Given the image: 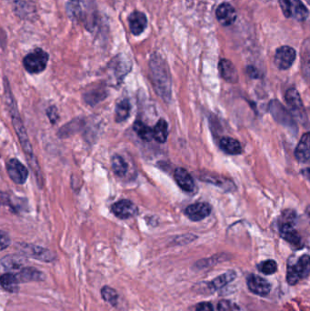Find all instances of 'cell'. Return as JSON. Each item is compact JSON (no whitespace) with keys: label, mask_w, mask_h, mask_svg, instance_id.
<instances>
[{"label":"cell","mask_w":310,"mask_h":311,"mask_svg":"<svg viewBox=\"0 0 310 311\" xmlns=\"http://www.w3.org/2000/svg\"><path fill=\"white\" fill-rule=\"evenodd\" d=\"M5 98H6L7 106H8V109L9 110V114L11 116V118H12L11 120H12L13 126H14L17 137L19 139L22 148H23L25 157H27V160L29 161V164L30 165L31 169L33 170V173L37 177L38 185L41 186L43 182L42 173H41L40 168L38 166V160L34 155L33 149H32V146L30 144L29 136L27 134L25 126L22 122L20 115H19V112L17 110L16 102H15L14 97H13L12 93L10 91L8 82H5Z\"/></svg>","instance_id":"6da1fadb"},{"label":"cell","mask_w":310,"mask_h":311,"mask_svg":"<svg viewBox=\"0 0 310 311\" xmlns=\"http://www.w3.org/2000/svg\"><path fill=\"white\" fill-rule=\"evenodd\" d=\"M151 80L156 93L168 103L171 99L172 81L168 64L160 55H152L149 62Z\"/></svg>","instance_id":"7a4b0ae2"},{"label":"cell","mask_w":310,"mask_h":311,"mask_svg":"<svg viewBox=\"0 0 310 311\" xmlns=\"http://www.w3.org/2000/svg\"><path fill=\"white\" fill-rule=\"evenodd\" d=\"M87 4L83 0H72L67 4V13L73 19L83 22L87 30L92 29L95 25L94 12L87 9Z\"/></svg>","instance_id":"3957f363"},{"label":"cell","mask_w":310,"mask_h":311,"mask_svg":"<svg viewBox=\"0 0 310 311\" xmlns=\"http://www.w3.org/2000/svg\"><path fill=\"white\" fill-rule=\"evenodd\" d=\"M48 54L41 48H36L23 59L25 70L30 74H39L46 69L48 62Z\"/></svg>","instance_id":"277c9868"},{"label":"cell","mask_w":310,"mask_h":311,"mask_svg":"<svg viewBox=\"0 0 310 311\" xmlns=\"http://www.w3.org/2000/svg\"><path fill=\"white\" fill-rule=\"evenodd\" d=\"M310 274V256L303 255L298 261L289 265L287 270V281L289 285L294 286Z\"/></svg>","instance_id":"5b68a950"},{"label":"cell","mask_w":310,"mask_h":311,"mask_svg":"<svg viewBox=\"0 0 310 311\" xmlns=\"http://www.w3.org/2000/svg\"><path fill=\"white\" fill-rule=\"evenodd\" d=\"M279 3L286 17L297 21H304L308 17V10L300 0H279Z\"/></svg>","instance_id":"8992f818"},{"label":"cell","mask_w":310,"mask_h":311,"mask_svg":"<svg viewBox=\"0 0 310 311\" xmlns=\"http://www.w3.org/2000/svg\"><path fill=\"white\" fill-rule=\"evenodd\" d=\"M269 110L273 116V118L280 123L281 125L289 127L293 131H298L297 125L294 120L292 115L289 113L285 107L279 103L277 100H272L269 104Z\"/></svg>","instance_id":"52a82bcc"},{"label":"cell","mask_w":310,"mask_h":311,"mask_svg":"<svg viewBox=\"0 0 310 311\" xmlns=\"http://www.w3.org/2000/svg\"><path fill=\"white\" fill-rule=\"evenodd\" d=\"M19 250L24 253L25 256H30L35 260L43 262H52L55 260L54 253L46 248L31 244H19Z\"/></svg>","instance_id":"ba28073f"},{"label":"cell","mask_w":310,"mask_h":311,"mask_svg":"<svg viewBox=\"0 0 310 311\" xmlns=\"http://www.w3.org/2000/svg\"><path fill=\"white\" fill-rule=\"evenodd\" d=\"M7 171L11 180L18 185L24 184L29 177L28 168L16 159H12L8 162Z\"/></svg>","instance_id":"9c48e42d"},{"label":"cell","mask_w":310,"mask_h":311,"mask_svg":"<svg viewBox=\"0 0 310 311\" xmlns=\"http://www.w3.org/2000/svg\"><path fill=\"white\" fill-rule=\"evenodd\" d=\"M296 51L291 46H284L277 48L275 55V64L281 70L289 69L296 59Z\"/></svg>","instance_id":"30bf717a"},{"label":"cell","mask_w":310,"mask_h":311,"mask_svg":"<svg viewBox=\"0 0 310 311\" xmlns=\"http://www.w3.org/2000/svg\"><path fill=\"white\" fill-rule=\"evenodd\" d=\"M111 211L118 219H127L138 214L139 209L128 199H122L113 204V206H111Z\"/></svg>","instance_id":"8fae6325"},{"label":"cell","mask_w":310,"mask_h":311,"mask_svg":"<svg viewBox=\"0 0 310 311\" xmlns=\"http://www.w3.org/2000/svg\"><path fill=\"white\" fill-rule=\"evenodd\" d=\"M247 284L248 290H250L252 293L261 297H266L267 295L269 294L271 290V285L268 280L254 274L248 276Z\"/></svg>","instance_id":"7c38bea8"},{"label":"cell","mask_w":310,"mask_h":311,"mask_svg":"<svg viewBox=\"0 0 310 311\" xmlns=\"http://www.w3.org/2000/svg\"><path fill=\"white\" fill-rule=\"evenodd\" d=\"M211 213V206L210 204L205 202H197L192 205H189L186 211L185 214L192 221H200L210 216Z\"/></svg>","instance_id":"4fadbf2b"},{"label":"cell","mask_w":310,"mask_h":311,"mask_svg":"<svg viewBox=\"0 0 310 311\" xmlns=\"http://www.w3.org/2000/svg\"><path fill=\"white\" fill-rule=\"evenodd\" d=\"M216 16L218 21L223 25H230L236 21L237 12L235 9L228 3H222L216 10Z\"/></svg>","instance_id":"5bb4252c"},{"label":"cell","mask_w":310,"mask_h":311,"mask_svg":"<svg viewBox=\"0 0 310 311\" xmlns=\"http://www.w3.org/2000/svg\"><path fill=\"white\" fill-rule=\"evenodd\" d=\"M131 33L135 36H139L144 32L147 25V16L140 11H134L130 14L128 17Z\"/></svg>","instance_id":"9a60e30c"},{"label":"cell","mask_w":310,"mask_h":311,"mask_svg":"<svg viewBox=\"0 0 310 311\" xmlns=\"http://www.w3.org/2000/svg\"><path fill=\"white\" fill-rule=\"evenodd\" d=\"M218 70L224 80L235 84L239 81V74L235 66L228 59H221L218 64Z\"/></svg>","instance_id":"2e32d148"},{"label":"cell","mask_w":310,"mask_h":311,"mask_svg":"<svg viewBox=\"0 0 310 311\" xmlns=\"http://www.w3.org/2000/svg\"><path fill=\"white\" fill-rule=\"evenodd\" d=\"M174 177L177 185L186 192H192L195 189V182L192 176L185 168H176Z\"/></svg>","instance_id":"e0dca14e"},{"label":"cell","mask_w":310,"mask_h":311,"mask_svg":"<svg viewBox=\"0 0 310 311\" xmlns=\"http://www.w3.org/2000/svg\"><path fill=\"white\" fill-rule=\"evenodd\" d=\"M282 239L294 246H299L301 244V237L298 232L294 228L292 223H282L279 228Z\"/></svg>","instance_id":"ac0fdd59"},{"label":"cell","mask_w":310,"mask_h":311,"mask_svg":"<svg viewBox=\"0 0 310 311\" xmlns=\"http://www.w3.org/2000/svg\"><path fill=\"white\" fill-rule=\"evenodd\" d=\"M295 157L301 163L310 160V132L302 136L296 148Z\"/></svg>","instance_id":"d6986e66"},{"label":"cell","mask_w":310,"mask_h":311,"mask_svg":"<svg viewBox=\"0 0 310 311\" xmlns=\"http://www.w3.org/2000/svg\"><path fill=\"white\" fill-rule=\"evenodd\" d=\"M286 101L288 102L289 107L296 112V113H304V107L301 97L299 96L298 90L294 88L289 89L286 93Z\"/></svg>","instance_id":"ffe728a7"},{"label":"cell","mask_w":310,"mask_h":311,"mask_svg":"<svg viewBox=\"0 0 310 311\" xmlns=\"http://www.w3.org/2000/svg\"><path fill=\"white\" fill-rule=\"evenodd\" d=\"M17 277L19 282L41 281L44 279V274L34 268H23Z\"/></svg>","instance_id":"44dd1931"},{"label":"cell","mask_w":310,"mask_h":311,"mask_svg":"<svg viewBox=\"0 0 310 311\" xmlns=\"http://www.w3.org/2000/svg\"><path fill=\"white\" fill-rule=\"evenodd\" d=\"M219 147L223 151L229 155H239L242 152V147L237 139L225 137L220 139Z\"/></svg>","instance_id":"7402d4cb"},{"label":"cell","mask_w":310,"mask_h":311,"mask_svg":"<svg viewBox=\"0 0 310 311\" xmlns=\"http://www.w3.org/2000/svg\"><path fill=\"white\" fill-rule=\"evenodd\" d=\"M236 278H237V273L235 271L229 270V271L218 276V278H216L212 281L210 282L209 287H210V290L216 291V290H220L224 287H226L228 283L233 281Z\"/></svg>","instance_id":"603a6c76"},{"label":"cell","mask_w":310,"mask_h":311,"mask_svg":"<svg viewBox=\"0 0 310 311\" xmlns=\"http://www.w3.org/2000/svg\"><path fill=\"white\" fill-rule=\"evenodd\" d=\"M25 258L17 255H9L1 260V266L5 270H15L22 269V267L25 265Z\"/></svg>","instance_id":"cb8c5ba5"},{"label":"cell","mask_w":310,"mask_h":311,"mask_svg":"<svg viewBox=\"0 0 310 311\" xmlns=\"http://www.w3.org/2000/svg\"><path fill=\"white\" fill-rule=\"evenodd\" d=\"M0 282H1V287L8 292L15 293L18 290L19 280L17 278V275L11 273L4 274L1 276Z\"/></svg>","instance_id":"d4e9b609"},{"label":"cell","mask_w":310,"mask_h":311,"mask_svg":"<svg viewBox=\"0 0 310 311\" xmlns=\"http://www.w3.org/2000/svg\"><path fill=\"white\" fill-rule=\"evenodd\" d=\"M154 139L159 143H165L168 139V125L167 121L161 118L158 123L156 124L154 128Z\"/></svg>","instance_id":"484cf974"},{"label":"cell","mask_w":310,"mask_h":311,"mask_svg":"<svg viewBox=\"0 0 310 311\" xmlns=\"http://www.w3.org/2000/svg\"><path fill=\"white\" fill-rule=\"evenodd\" d=\"M130 110H131V105L127 99H123L120 102H118V105L116 107V116H115L116 121L118 123L125 121L130 117Z\"/></svg>","instance_id":"4316f807"},{"label":"cell","mask_w":310,"mask_h":311,"mask_svg":"<svg viewBox=\"0 0 310 311\" xmlns=\"http://www.w3.org/2000/svg\"><path fill=\"white\" fill-rule=\"evenodd\" d=\"M133 128L139 138L143 139L144 141H151L152 139H154L153 128H151L150 126H147L145 123L137 121V122H135Z\"/></svg>","instance_id":"83f0119b"},{"label":"cell","mask_w":310,"mask_h":311,"mask_svg":"<svg viewBox=\"0 0 310 311\" xmlns=\"http://www.w3.org/2000/svg\"><path fill=\"white\" fill-rule=\"evenodd\" d=\"M113 171L118 177H124L127 172L128 165L121 156L115 155L111 160Z\"/></svg>","instance_id":"f1b7e54d"},{"label":"cell","mask_w":310,"mask_h":311,"mask_svg":"<svg viewBox=\"0 0 310 311\" xmlns=\"http://www.w3.org/2000/svg\"><path fill=\"white\" fill-rule=\"evenodd\" d=\"M17 15L23 18L30 17V15L35 12V8L31 5L30 0H20L16 8Z\"/></svg>","instance_id":"f546056e"},{"label":"cell","mask_w":310,"mask_h":311,"mask_svg":"<svg viewBox=\"0 0 310 311\" xmlns=\"http://www.w3.org/2000/svg\"><path fill=\"white\" fill-rule=\"evenodd\" d=\"M85 100L90 105H96L107 97V93L104 89H94L90 92H87L84 96Z\"/></svg>","instance_id":"4dcf8cb0"},{"label":"cell","mask_w":310,"mask_h":311,"mask_svg":"<svg viewBox=\"0 0 310 311\" xmlns=\"http://www.w3.org/2000/svg\"><path fill=\"white\" fill-rule=\"evenodd\" d=\"M102 298L105 301L111 304L114 307L118 305V295L117 291L109 286H105L101 290Z\"/></svg>","instance_id":"1f68e13d"},{"label":"cell","mask_w":310,"mask_h":311,"mask_svg":"<svg viewBox=\"0 0 310 311\" xmlns=\"http://www.w3.org/2000/svg\"><path fill=\"white\" fill-rule=\"evenodd\" d=\"M261 273L264 275H272L276 273L277 270V262L273 260H268V261L261 262L260 265L257 266Z\"/></svg>","instance_id":"d6a6232c"},{"label":"cell","mask_w":310,"mask_h":311,"mask_svg":"<svg viewBox=\"0 0 310 311\" xmlns=\"http://www.w3.org/2000/svg\"><path fill=\"white\" fill-rule=\"evenodd\" d=\"M218 311H240V307L238 304L232 302L230 300L223 299L218 304Z\"/></svg>","instance_id":"836d02e7"},{"label":"cell","mask_w":310,"mask_h":311,"mask_svg":"<svg viewBox=\"0 0 310 311\" xmlns=\"http://www.w3.org/2000/svg\"><path fill=\"white\" fill-rule=\"evenodd\" d=\"M113 70L115 72V75H117V79H118V76H120V79H122L124 75L127 73V72H125V69H126V64L125 62L123 61V60H119V59H115V61L113 62Z\"/></svg>","instance_id":"e575fe53"},{"label":"cell","mask_w":310,"mask_h":311,"mask_svg":"<svg viewBox=\"0 0 310 311\" xmlns=\"http://www.w3.org/2000/svg\"><path fill=\"white\" fill-rule=\"evenodd\" d=\"M221 261H223V256H212L210 260H205V261H200L199 262H197L196 266H197L199 269H203L205 267L217 264L218 262H221Z\"/></svg>","instance_id":"d590c367"},{"label":"cell","mask_w":310,"mask_h":311,"mask_svg":"<svg viewBox=\"0 0 310 311\" xmlns=\"http://www.w3.org/2000/svg\"><path fill=\"white\" fill-rule=\"evenodd\" d=\"M46 115L49 118L50 122L55 123L57 122L58 118H59V113H58V110L56 107H49L47 110H46Z\"/></svg>","instance_id":"8d00e7d4"},{"label":"cell","mask_w":310,"mask_h":311,"mask_svg":"<svg viewBox=\"0 0 310 311\" xmlns=\"http://www.w3.org/2000/svg\"><path fill=\"white\" fill-rule=\"evenodd\" d=\"M0 244H1V250H4L10 245V238L5 231H1Z\"/></svg>","instance_id":"74e56055"},{"label":"cell","mask_w":310,"mask_h":311,"mask_svg":"<svg viewBox=\"0 0 310 311\" xmlns=\"http://www.w3.org/2000/svg\"><path fill=\"white\" fill-rule=\"evenodd\" d=\"M196 311H214V307L211 303L200 302L197 304Z\"/></svg>","instance_id":"f35d334b"},{"label":"cell","mask_w":310,"mask_h":311,"mask_svg":"<svg viewBox=\"0 0 310 311\" xmlns=\"http://www.w3.org/2000/svg\"><path fill=\"white\" fill-rule=\"evenodd\" d=\"M247 73H248V75L253 77V79H256V77H259V72L256 70V68L254 67H248L247 68Z\"/></svg>","instance_id":"ab89813d"}]
</instances>
